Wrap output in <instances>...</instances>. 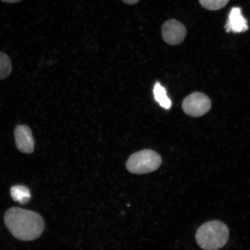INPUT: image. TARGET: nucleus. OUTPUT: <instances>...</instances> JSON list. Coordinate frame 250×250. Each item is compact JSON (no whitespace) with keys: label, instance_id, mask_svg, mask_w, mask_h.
<instances>
[{"label":"nucleus","instance_id":"obj_1","mask_svg":"<svg viewBox=\"0 0 250 250\" xmlns=\"http://www.w3.org/2000/svg\"><path fill=\"white\" fill-rule=\"evenodd\" d=\"M5 226L16 238L23 241L35 240L44 230V221L36 212L12 208L5 212Z\"/></svg>","mask_w":250,"mask_h":250},{"label":"nucleus","instance_id":"obj_2","mask_svg":"<svg viewBox=\"0 0 250 250\" xmlns=\"http://www.w3.org/2000/svg\"><path fill=\"white\" fill-rule=\"evenodd\" d=\"M229 229L223 222H208L199 228L196 233L197 243L205 250H217L223 248L229 239Z\"/></svg>","mask_w":250,"mask_h":250},{"label":"nucleus","instance_id":"obj_3","mask_svg":"<svg viewBox=\"0 0 250 250\" xmlns=\"http://www.w3.org/2000/svg\"><path fill=\"white\" fill-rule=\"evenodd\" d=\"M161 164L162 158L157 152L151 149H145L131 155L126 165L130 173L142 174L157 170Z\"/></svg>","mask_w":250,"mask_h":250},{"label":"nucleus","instance_id":"obj_4","mask_svg":"<svg viewBox=\"0 0 250 250\" xmlns=\"http://www.w3.org/2000/svg\"><path fill=\"white\" fill-rule=\"evenodd\" d=\"M211 107V102L208 96L201 92L190 94L184 99L183 111L192 117H200L207 114Z\"/></svg>","mask_w":250,"mask_h":250},{"label":"nucleus","instance_id":"obj_5","mask_svg":"<svg viewBox=\"0 0 250 250\" xmlns=\"http://www.w3.org/2000/svg\"><path fill=\"white\" fill-rule=\"evenodd\" d=\"M162 35L165 42L172 45H179L185 40L187 30L179 21L170 20L165 21L162 28Z\"/></svg>","mask_w":250,"mask_h":250},{"label":"nucleus","instance_id":"obj_6","mask_svg":"<svg viewBox=\"0 0 250 250\" xmlns=\"http://www.w3.org/2000/svg\"><path fill=\"white\" fill-rule=\"evenodd\" d=\"M16 146L24 154H31L34 150V140L32 132L27 125H18L14 131Z\"/></svg>","mask_w":250,"mask_h":250},{"label":"nucleus","instance_id":"obj_7","mask_svg":"<svg viewBox=\"0 0 250 250\" xmlns=\"http://www.w3.org/2000/svg\"><path fill=\"white\" fill-rule=\"evenodd\" d=\"M224 28L227 33H240L249 30L248 21L243 17L241 9L239 7L231 9Z\"/></svg>","mask_w":250,"mask_h":250},{"label":"nucleus","instance_id":"obj_8","mask_svg":"<svg viewBox=\"0 0 250 250\" xmlns=\"http://www.w3.org/2000/svg\"><path fill=\"white\" fill-rule=\"evenodd\" d=\"M154 95L155 101L158 102L162 108L170 109L172 103L167 95V90L159 83H156L154 87Z\"/></svg>","mask_w":250,"mask_h":250},{"label":"nucleus","instance_id":"obj_9","mask_svg":"<svg viewBox=\"0 0 250 250\" xmlns=\"http://www.w3.org/2000/svg\"><path fill=\"white\" fill-rule=\"evenodd\" d=\"M11 194L12 199L21 205L26 204L29 202L31 195L29 188L23 186H16L11 189Z\"/></svg>","mask_w":250,"mask_h":250},{"label":"nucleus","instance_id":"obj_10","mask_svg":"<svg viewBox=\"0 0 250 250\" xmlns=\"http://www.w3.org/2000/svg\"><path fill=\"white\" fill-rule=\"evenodd\" d=\"M12 71V62L9 56L0 52V80L8 77Z\"/></svg>","mask_w":250,"mask_h":250},{"label":"nucleus","instance_id":"obj_11","mask_svg":"<svg viewBox=\"0 0 250 250\" xmlns=\"http://www.w3.org/2000/svg\"><path fill=\"white\" fill-rule=\"evenodd\" d=\"M202 7L210 11H217L226 7L229 0H199Z\"/></svg>","mask_w":250,"mask_h":250},{"label":"nucleus","instance_id":"obj_12","mask_svg":"<svg viewBox=\"0 0 250 250\" xmlns=\"http://www.w3.org/2000/svg\"><path fill=\"white\" fill-rule=\"evenodd\" d=\"M123 1L127 4L133 5L136 4L139 1V0H123Z\"/></svg>","mask_w":250,"mask_h":250},{"label":"nucleus","instance_id":"obj_13","mask_svg":"<svg viewBox=\"0 0 250 250\" xmlns=\"http://www.w3.org/2000/svg\"><path fill=\"white\" fill-rule=\"evenodd\" d=\"M1 1L7 3H16L20 2L21 0H1Z\"/></svg>","mask_w":250,"mask_h":250}]
</instances>
